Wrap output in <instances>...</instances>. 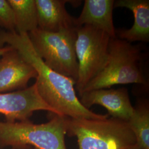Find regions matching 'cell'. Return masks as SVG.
<instances>
[{
	"mask_svg": "<svg viewBox=\"0 0 149 149\" xmlns=\"http://www.w3.org/2000/svg\"><path fill=\"white\" fill-rule=\"evenodd\" d=\"M10 45L36 70L37 77L35 84L43 101L56 114L74 119H104L109 115H102L91 111L81 103L76 93V82L49 68L32 46L28 34L0 31V48Z\"/></svg>",
	"mask_w": 149,
	"mask_h": 149,
	"instance_id": "1",
	"label": "cell"
},
{
	"mask_svg": "<svg viewBox=\"0 0 149 149\" xmlns=\"http://www.w3.org/2000/svg\"><path fill=\"white\" fill-rule=\"evenodd\" d=\"M130 84L143 86L146 88L149 86L144 72L141 49L139 45H134L117 37L111 38L105 66L86 86L82 94L116 85Z\"/></svg>",
	"mask_w": 149,
	"mask_h": 149,
	"instance_id": "2",
	"label": "cell"
},
{
	"mask_svg": "<svg viewBox=\"0 0 149 149\" xmlns=\"http://www.w3.org/2000/svg\"><path fill=\"white\" fill-rule=\"evenodd\" d=\"M66 134L77 138L79 149H134L139 148L127 121L66 117Z\"/></svg>",
	"mask_w": 149,
	"mask_h": 149,
	"instance_id": "3",
	"label": "cell"
},
{
	"mask_svg": "<svg viewBox=\"0 0 149 149\" xmlns=\"http://www.w3.org/2000/svg\"><path fill=\"white\" fill-rule=\"evenodd\" d=\"M46 123L35 124L29 120L8 122L0 121V146L27 149H66V117L52 113Z\"/></svg>",
	"mask_w": 149,
	"mask_h": 149,
	"instance_id": "4",
	"label": "cell"
},
{
	"mask_svg": "<svg viewBox=\"0 0 149 149\" xmlns=\"http://www.w3.org/2000/svg\"><path fill=\"white\" fill-rule=\"evenodd\" d=\"M76 28L51 32L37 28L28 34L34 49L45 65L75 82L78 76Z\"/></svg>",
	"mask_w": 149,
	"mask_h": 149,
	"instance_id": "5",
	"label": "cell"
},
{
	"mask_svg": "<svg viewBox=\"0 0 149 149\" xmlns=\"http://www.w3.org/2000/svg\"><path fill=\"white\" fill-rule=\"evenodd\" d=\"M76 31L78 76L74 88L81 96L86 86L105 66L111 38L106 33L90 25L76 27Z\"/></svg>",
	"mask_w": 149,
	"mask_h": 149,
	"instance_id": "6",
	"label": "cell"
},
{
	"mask_svg": "<svg viewBox=\"0 0 149 149\" xmlns=\"http://www.w3.org/2000/svg\"><path fill=\"white\" fill-rule=\"evenodd\" d=\"M37 111H46L56 114L41 98L35 83L23 90L0 93V114L5 117L6 122L29 120Z\"/></svg>",
	"mask_w": 149,
	"mask_h": 149,
	"instance_id": "7",
	"label": "cell"
},
{
	"mask_svg": "<svg viewBox=\"0 0 149 149\" xmlns=\"http://www.w3.org/2000/svg\"><path fill=\"white\" fill-rule=\"evenodd\" d=\"M37 77L36 70L15 48L1 56L0 93L26 88L29 81Z\"/></svg>",
	"mask_w": 149,
	"mask_h": 149,
	"instance_id": "8",
	"label": "cell"
},
{
	"mask_svg": "<svg viewBox=\"0 0 149 149\" xmlns=\"http://www.w3.org/2000/svg\"><path fill=\"white\" fill-rule=\"evenodd\" d=\"M80 97L81 103L86 108L89 109L93 105H100L106 109L112 118L128 122L133 113L134 107L125 87L87 91Z\"/></svg>",
	"mask_w": 149,
	"mask_h": 149,
	"instance_id": "9",
	"label": "cell"
},
{
	"mask_svg": "<svg viewBox=\"0 0 149 149\" xmlns=\"http://www.w3.org/2000/svg\"><path fill=\"white\" fill-rule=\"evenodd\" d=\"M68 0H35L38 24L40 29L57 32L76 28L75 18L65 8Z\"/></svg>",
	"mask_w": 149,
	"mask_h": 149,
	"instance_id": "10",
	"label": "cell"
},
{
	"mask_svg": "<svg viewBox=\"0 0 149 149\" xmlns=\"http://www.w3.org/2000/svg\"><path fill=\"white\" fill-rule=\"evenodd\" d=\"M127 8L133 12L134 22L130 29H116V37L128 42H149V0L115 1L114 8Z\"/></svg>",
	"mask_w": 149,
	"mask_h": 149,
	"instance_id": "11",
	"label": "cell"
},
{
	"mask_svg": "<svg viewBox=\"0 0 149 149\" xmlns=\"http://www.w3.org/2000/svg\"><path fill=\"white\" fill-rule=\"evenodd\" d=\"M114 0H85L80 16L75 18L76 27L90 25L116 38L113 21Z\"/></svg>",
	"mask_w": 149,
	"mask_h": 149,
	"instance_id": "12",
	"label": "cell"
},
{
	"mask_svg": "<svg viewBox=\"0 0 149 149\" xmlns=\"http://www.w3.org/2000/svg\"><path fill=\"white\" fill-rule=\"evenodd\" d=\"M14 13L16 32L28 34L38 27L35 0H8Z\"/></svg>",
	"mask_w": 149,
	"mask_h": 149,
	"instance_id": "13",
	"label": "cell"
},
{
	"mask_svg": "<svg viewBox=\"0 0 149 149\" xmlns=\"http://www.w3.org/2000/svg\"><path fill=\"white\" fill-rule=\"evenodd\" d=\"M130 128L140 149H149V103L147 99H139L132 116L128 120Z\"/></svg>",
	"mask_w": 149,
	"mask_h": 149,
	"instance_id": "14",
	"label": "cell"
},
{
	"mask_svg": "<svg viewBox=\"0 0 149 149\" xmlns=\"http://www.w3.org/2000/svg\"><path fill=\"white\" fill-rule=\"evenodd\" d=\"M0 26L7 32H16L14 13L8 0H0Z\"/></svg>",
	"mask_w": 149,
	"mask_h": 149,
	"instance_id": "15",
	"label": "cell"
},
{
	"mask_svg": "<svg viewBox=\"0 0 149 149\" xmlns=\"http://www.w3.org/2000/svg\"><path fill=\"white\" fill-rule=\"evenodd\" d=\"M12 48V47L10 45H6L3 47H1L0 48V56H1L3 54L5 53L6 52H7V51L11 50Z\"/></svg>",
	"mask_w": 149,
	"mask_h": 149,
	"instance_id": "16",
	"label": "cell"
},
{
	"mask_svg": "<svg viewBox=\"0 0 149 149\" xmlns=\"http://www.w3.org/2000/svg\"><path fill=\"white\" fill-rule=\"evenodd\" d=\"M140 149V148H135V149Z\"/></svg>",
	"mask_w": 149,
	"mask_h": 149,
	"instance_id": "17",
	"label": "cell"
},
{
	"mask_svg": "<svg viewBox=\"0 0 149 149\" xmlns=\"http://www.w3.org/2000/svg\"><path fill=\"white\" fill-rule=\"evenodd\" d=\"M37 149V148H34V149Z\"/></svg>",
	"mask_w": 149,
	"mask_h": 149,
	"instance_id": "18",
	"label": "cell"
},
{
	"mask_svg": "<svg viewBox=\"0 0 149 149\" xmlns=\"http://www.w3.org/2000/svg\"><path fill=\"white\" fill-rule=\"evenodd\" d=\"M29 148H28V149H29Z\"/></svg>",
	"mask_w": 149,
	"mask_h": 149,
	"instance_id": "19",
	"label": "cell"
}]
</instances>
